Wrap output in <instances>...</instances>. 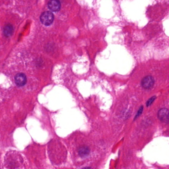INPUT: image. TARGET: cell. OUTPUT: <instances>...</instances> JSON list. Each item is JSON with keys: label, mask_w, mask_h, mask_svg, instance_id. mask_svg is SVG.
Here are the masks:
<instances>
[{"label": "cell", "mask_w": 169, "mask_h": 169, "mask_svg": "<svg viewBox=\"0 0 169 169\" xmlns=\"http://www.w3.org/2000/svg\"><path fill=\"white\" fill-rule=\"evenodd\" d=\"M156 96H153L152 97H151L150 99L148 100V101L146 103L147 106L148 107V106H150V105L153 103V102L154 101V100L156 99Z\"/></svg>", "instance_id": "obj_8"}, {"label": "cell", "mask_w": 169, "mask_h": 169, "mask_svg": "<svg viewBox=\"0 0 169 169\" xmlns=\"http://www.w3.org/2000/svg\"><path fill=\"white\" fill-rule=\"evenodd\" d=\"M82 169H92V168H90V167H85V168H83Z\"/></svg>", "instance_id": "obj_10"}, {"label": "cell", "mask_w": 169, "mask_h": 169, "mask_svg": "<svg viewBox=\"0 0 169 169\" xmlns=\"http://www.w3.org/2000/svg\"><path fill=\"white\" fill-rule=\"evenodd\" d=\"M90 150L87 147L83 146L79 149V155L82 157H87L90 154Z\"/></svg>", "instance_id": "obj_7"}, {"label": "cell", "mask_w": 169, "mask_h": 169, "mask_svg": "<svg viewBox=\"0 0 169 169\" xmlns=\"http://www.w3.org/2000/svg\"><path fill=\"white\" fill-rule=\"evenodd\" d=\"M13 31V26L10 24H7L4 28V34L5 36L9 37L12 34Z\"/></svg>", "instance_id": "obj_6"}, {"label": "cell", "mask_w": 169, "mask_h": 169, "mask_svg": "<svg viewBox=\"0 0 169 169\" xmlns=\"http://www.w3.org/2000/svg\"><path fill=\"white\" fill-rule=\"evenodd\" d=\"M15 83L18 87H22L26 84L27 82V78L25 74L19 73L17 74L14 77Z\"/></svg>", "instance_id": "obj_4"}, {"label": "cell", "mask_w": 169, "mask_h": 169, "mask_svg": "<svg viewBox=\"0 0 169 169\" xmlns=\"http://www.w3.org/2000/svg\"><path fill=\"white\" fill-rule=\"evenodd\" d=\"M48 7L51 11L56 12L60 10L61 3L57 0L50 1L48 3Z\"/></svg>", "instance_id": "obj_5"}, {"label": "cell", "mask_w": 169, "mask_h": 169, "mask_svg": "<svg viewBox=\"0 0 169 169\" xmlns=\"http://www.w3.org/2000/svg\"><path fill=\"white\" fill-rule=\"evenodd\" d=\"M143 111V106H141L140 109H139V110H138V112H137V114L136 115V117H135V119L136 118H137V117H139V115H141V114L142 112Z\"/></svg>", "instance_id": "obj_9"}, {"label": "cell", "mask_w": 169, "mask_h": 169, "mask_svg": "<svg viewBox=\"0 0 169 169\" xmlns=\"http://www.w3.org/2000/svg\"><path fill=\"white\" fill-rule=\"evenodd\" d=\"M160 120L166 124H169V110L166 108H162L158 113Z\"/></svg>", "instance_id": "obj_3"}, {"label": "cell", "mask_w": 169, "mask_h": 169, "mask_svg": "<svg viewBox=\"0 0 169 169\" xmlns=\"http://www.w3.org/2000/svg\"><path fill=\"white\" fill-rule=\"evenodd\" d=\"M141 84L142 87L146 90H150L154 84V79L152 76L148 75L142 79Z\"/></svg>", "instance_id": "obj_2"}, {"label": "cell", "mask_w": 169, "mask_h": 169, "mask_svg": "<svg viewBox=\"0 0 169 169\" xmlns=\"http://www.w3.org/2000/svg\"><path fill=\"white\" fill-rule=\"evenodd\" d=\"M40 21L44 25L49 26L54 22V16L52 13L49 11H46L41 15Z\"/></svg>", "instance_id": "obj_1"}]
</instances>
